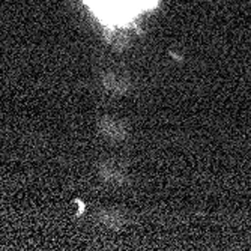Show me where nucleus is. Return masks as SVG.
Returning a JSON list of instances; mask_svg holds the SVG:
<instances>
[{"instance_id": "obj_1", "label": "nucleus", "mask_w": 251, "mask_h": 251, "mask_svg": "<svg viewBox=\"0 0 251 251\" xmlns=\"http://www.w3.org/2000/svg\"><path fill=\"white\" fill-rule=\"evenodd\" d=\"M105 25L125 26L139 15L153 9L159 0H83Z\"/></svg>"}]
</instances>
